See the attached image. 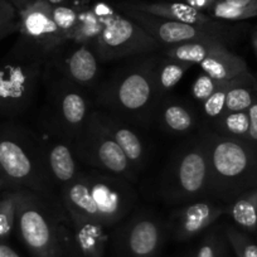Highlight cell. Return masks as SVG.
Listing matches in <instances>:
<instances>
[{"label": "cell", "mask_w": 257, "mask_h": 257, "mask_svg": "<svg viewBox=\"0 0 257 257\" xmlns=\"http://www.w3.org/2000/svg\"><path fill=\"white\" fill-rule=\"evenodd\" d=\"M160 58L159 52L143 54L116 68L98 83L96 105L132 125H152L159 102L155 91V70Z\"/></svg>", "instance_id": "1"}, {"label": "cell", "mask_w": 257, "mask_h": 257, "mask_svg": "<svg viewBox=\"0 0 257 257\" xmlns=\"http://www.w3.org/2000/svg\"><path fill=\"white\" fill-rule=\"evenodd\" d=\"M66 213L72 221L111 227L125 218L137 202L128 180L101 170H80L59 189Z\"/></svg>", "instance_id": "2"}, {"label": "cell", "mask_w": 257, "mask_h": 257, "mask_svg": "<svg viewBox=\"0 0 257 257\" xmlns=\"http://www.w3.org/2000/svg\"><path fill=\"white\" fill-rule=\"evenodd\" d=\"M199 137L208 154L212 198L227 206L257 188L256 148L243 140L217 134L209 127L202 128Z\"/></svg>", "instance_id": "3"}, {"label": "cell", "mask_w": 257, "mask_h": 257, "mask_svg": "<svg viewBox=\"0 0 257 257\" xmlns=\"http://www.w3.org/2000/svg\"><path fill=\"white\" fill-rule=\"evenodd\" d=\"M0 170L17 188L32 190L49 203L63 207L33 130L13 123L0 125Z\"/></svg>", "instance_id": "4"}, {"label": "cell", "mask_w": 257, "mask_h": 257, "mask_svg": "<svg viewBox=\"0 0 257 257\" xmlns=\"http://www.w3.org/2000/svg\"><path fill=\"white\" fill-rule=\"evenodd\" d=\"M160 194L172 204L212 198L211 167L201 137L177 148L163 175Z\"/></svg>", "instance_id": "5"}, {"label": "cell", "mask_w": 257, "mask_h": 257, "mask_svg": "<svg viewBox=\"0 0 257 257\" xmlns=\"http://www.w3.org/2000/svg\"><path fill=\"white\" fill-rule=\"evenodd\" d=\"M46 107L41 120L73 142L95 107L88 91L44 66L42 73Z\"/></svg>", "instance_id": "6"}, {"label": "cell", "mask_w": 257, "mask_h": 257, "mask_svg": "<svg viewBox=\"0 0 257 257\" xmlns=\"http://www.w3.org/2000/svg\"><path fill=\"white\" fill-rule=\"evenodd\" d=\"M44 62L17 44L0 61V116L16 117L31 107L42 86Z\"/></svg>", "instance_id": "7"}, {"label": "cell", "mask_w": 257, "mask_h": 257, "mask_svg": "<svg viewBox=\"0 0 257 257\" xmlns=\"http://www.w3.org/2000/svg\"><path fill=\"white\" fill-rule=\"evenodd\" d=\"M63 207L54 206L32 190L19 188L17 193L16 227L29 251L37 257H58L59 217Z\"/></svg>", "instance_id": "8"}, {"label": "cell", "mask_w": 257, "mask_h": 257, "mask_svg": "<svg viewBox=\"0 0 257 257\" xmlns=\"http://www.w3.org/2000/svg\"><path fill=\"white\" fill-rule=\"evenodd\" d=\"M72 148L76 158L92 169L126 180H133L137 177L138 170L126 158L117 143L98 122L93 110L86 125L73 139Z\"/></svg>", "instance_id": "9"}, {"label": "cell", "mask_w": 257, "mask_h": 257, "mask_svg": "<svg viewBox=\"0 0 257 257\" xmlns=\"http://www.w3.org/2000/svg\"><path fill=\"white\" fill-rule=\"evenodd\" d=\"M92 48L105 63L162 52L163 47L137 22L112 11Z\"/></svg>", "instance_id": "10"}, {"label": "cell", "mask_w": 257, "mask_h": 257, "mask_svg": "<svg viewBox=\"0 0 257 257\" xmlns=\"http://www.w3.org/2000/svg\"><path fill=\"white\" fill-rule=\"evenodd\" d=\"M120 8L126 17L132 18L139 26H142L163 48L188 43V42L221 41L227 44L231 41V29H211L190 26V24L143 13L137 9L128 8L123 4H120Z\"/></svg>", "instance_id": "11"}, {"label": "cell", "mask_w": 257, "mask_h": 257, "mask_svg": "<svg viewBox=\"0 0 257 257\" xmlns=\"http://www.w3.org/2000/svg\"><path fill=\"white\" fill-rule=\"evenodd\" d=\"M52 11L53 6L38 0L18 13L19 39L16 44L39 54L44 61L61 46Z\"/></svg>", "instance_id": "12"}, {"label": "cell", "mask_w": 257, "mask_h": 257, "mask_svg": "<svg viewBox=\"0 0 257 257\" xmlns=\"http://www.w3.org/2000/svg\"><path fill=\"white\" fill-rule=\"evenodd\" d=\"M100 59L88 44L68 43L57 48L44 62L66 80L90 91L97 86L100 76Z\"/></svg>", "instance_id": "13"}, {"label": "cell", "mask_w": 257, "mask_h": 257, "mask_svg": "<svg viewBox=\"0 0 257 257\" xmlns=\"http://www.w3.org/2000/svg\"><path fill=\"white\" fill-rule=\"evenodd\" d=\"M39 127L41 130L36 132V134L43 154L44 165L49 178L59 190L75 179L81 170L73 152L72 142L44 121L41 120Z\"/></svg>", "instance_id": "14"}, {"label": "cell", "mask_w": 257, "mask_h": 257, "mask_svg": "<svg viewBox=\"0 0 257 257\" xmlns=\"http://www.w3.org/2000/svg\"><path fill=\"white\" fill-rule=\"evenodd\" d=\"M222 214H226V206L216 199L189 202L173 213V231L178 239H188L208 228Z\"/></svg>", "instance_id": "15"}, {"label": "cell", "mask_w": 257, "mask_h": 257, "mask_svg": "<svg viewBox=\"0 0 257 257\" xmlns=\"http://www.w3.org/2000/svg\"><path fill=\"white\" fill-rule=\"evenodd\" d=\"M128 8L137 9L143 13L152 14L159 18L169 19V21L180 22V23L190 24V26L203 27L211 29H231L222 21L212 18L209 14L203 13L198 9L193 8L182 2H125L121 3Z\"/></svg>", "instance_id": "16"}, {"label": "cell", "mask_w": 257, "mask_h": 257, "mask_svg": "<svg viewBox=\"0 0 257 257\" xmlns=\"http://www.w3.org/2000/svg\"><path fill=\"white\" fill-rule=\"evenodd\" d=\"M163 237L162 223L147 212L138 213L123 231L126 251L133 257H153Z\"/></svg>", "instance_id": "17"}, {"label": "cell", "mask_w": 257, "mask_h": 257, "mask_svg": "<svg viewBox=\"0 0 257 257\" xmlns=\"http://www.w3.org/2000/svg\"><path fill=\"white\" fill-rule=\"evenodd\" d=\"M98 122L102 125L106 132L117 143L130 163L137 170L143 169L147 162V149H145L143 138L138 134L132 126L116 116L110 115L100 108H93Z\"/></svg>", "instance_id": "18"}, {"label": "cell", "mask_w": 257, "mask_h": 257, "mask_svg": "<svg viewBox=\"0 0 257 257\" xmlns=\"http://www.w3.org/2000/svg\"><path fill=\"white\" fill-rule=\"evenodd\" d=\"M196 112L190 106L178 98L165 96L158 102L154 111L153 123L174 135H184L192 133L197 126Z\"/></svg>", "instance_id": "19"}, {"label": "cell", "mask_w": 257, "mask_h": 257, "mask_svg": "<svg viewBox=\"0 0 257 257\" xmlns=\"http://www.w3.org/2000/svg\"><path fill=\"white\" fill-rule=\"evenodd\" d=\"M198 66L202 72L221 82H228L248 70L244 59L229 51L224 43L217 46Z\"/></svg>", "instance_id": "20"}, {"label": "cell", "mask_w": 257, "mask_h": 257, "mask_svg": "<svg viewBox=\"0 0 257 257\" xmlns=\"http://www.w3.org/2000/svg\"><path fill=\"white\" fill-rule=\"evenodd\" d=\"M257 102V81L247 70L226 86V112L247 111Z\"/></svg>", "instance_id": "21"}, {"label": "cell", "mask_w": 257, "mask_h": 257, "mask_svg": "<svg viewBox=\"0 0 257 257\" xmlns=\"http://www.w3.org/2000/svg\"><path fill=\"white\" fill-rule=\"evenodd\" d=\"M192 67L193 64L162 54L155 70V91L159 101L168 96Z\"/></svg>", "instance_id": "22"}, {"label": "cell", "mask_w": 257, "mask_h": 257, "mask_svg": "<svg viewBox=\"0 0 257 257\" xmlns=\"http://www.w3.org/2000/svg\"><path fill=\"white\" fill-rule=\"evenodd\" d=\"M226 214H229L234 223L247 231L257 229V188L243 193L226 206Z\"/></svg>", "instance_id": "23"}, {"label": "cell", "mask_w": 257, "mask_h": 257, "mask_svg": "<svg viewBox=\"0 0 257 257\" xmlns=\"http://www.w3.org/2000/svg\"><path fill=\"white\" fill-rule=\"evenodd\" d=\"M223 42L221 41H201V42H188V43L177 44V46L165 47L162 49V53L169 58L178 61L187 62V63L198 66L204 58L212 53L214 48ZM226 44V43H224Z\"/></svg>", "instance_id": "24"}, {"label": "cell", "mask_w": 257, "mask_h": 257, "mask_svg": "<svg viewBox=\"0 0 257 257\" xmlns=\"http://www.w3.org/2000/svg\"><path fill=\"white\" fill-rule=\"evenodd\" d=\"M214 133L233 139L244 140L249 128L248 111H232L224 112L208 126Z\"/></svg>", "instance_id": "25"}, {"label": "cell", "mask_w": 257, "mask_h": 257, "mask_svg": "<svg viewBox=\"0 0 257 257\" xmlns=\"http://www.w3.org/2000/svg\"><path fill=\"white\" fill-rule=\"evenodd\" d=\"M212 18L222 22L243 21L257 17V0L251 2H227L218 0L208 12Z\"/></svg>", "instance_id": "26"}, {"label": "cell", "mask_w": 257, "mask_h": 257, "mask_svg": "<svg viewBox=\"0 0 257 257\" xmlns=\"http://www.w3.org/2000/svg\"><path fill=\"white\" fill-rule=\"evenodd\" d=\"M18 189L0 193V241H7L16 228Z\"/></svg>", "instance_id": "27"}, {"label": "cell", "mask_w": 257, "mask_h": 257, "mask_svg": "<svg viewBox=\"0 0 257 257\" xmlns=\"http://www.w3.org/2000/svg\"><path fill=\"white\" fill-rule=\"evenodd\" d=\"M226 82H221V81L216 80V78L211 77L207 73L202 72L201 75L197 76L196 81L192 85V96L193 98L202 103L211 97L221 86H223Z\"/></svg>", "instance_id": "28"}, {"label": "cell", "mask_w": 257, "mask_h": 257, "mask_svg": "<svg viewBox=\"0 0 257 257\" xmlns=\"http://www.w3.org/2000/svg\"><path fill=\"white\" fill-rule=\"evenodd\" d=\"M19 29V14L8 0H0V41Z\"/></svg>", "instance_id": "29"}, {"label": "cell", "mask_w": 257, "mask_h": 257, "mask_svg": "<svg viewBox=\"0 0 257 257\" xmlns=\"http://www.w3.org/2000/svg\"><path fill=\"white\" fill-rule=\"evenodd\" d=\"M226 86L227 82L223 86H221L211 97L207 98L202 103L203 115L206 116L209 122L218 118L219 116L226 112Z\"/></svg>", "instance_id": "30"}, {"label": "cell", "mask_w": 257, "mask_h": 257, "mask_svg": "<svg viewBox=\"0 0 257 257\" xmlns=\"http://www.w3.org/2000/svg\"><path fill=\"white\" fill-rule=\"evenodd\" d=\"M226 233L239 257H257V244L249 241L241 232L234 228H227Z\"/></svg>", "instance_id": "31"}, {"label": "cell", "mask_w": 257, "mask_h": 257, "mask_svg": "<svg viewBox=\"0 0 257 257\" xmlns=\"http://www.w3.org/2000/svg\"><path fill=\"white\" fill-rule=\"evenodd\" d=\"M247 111L249 115V128L243 142L248 143L257 149V102H254Z\"/></svg>", "instance_id": "32"}, {"label": "cell", "mask_w": 257, "mask_h": 257, "mask_svg": "<svg viewBox=\"0 0 257 257\" xmlns=\"http://www.w3.org/2000/svg\"><path fill=\"white\" fill-rule=\"evenodd\" d=\"M216 237H214V234H209V236L204 239L203 243L201 244V247H199L198 252H197V257H216Z\"/></svg>", "instance_id": "33"}, {"label": "cell", "mask_w": 257, "mask_h": 257, "mask_svg": "<svg viewBox=\"0 0 257 257\" xmlns=\"http://www.w3.org/2000/svg\"><path fill=\"white\" fill-rule=\"evenodd\" d=\"M0 257H21L7 241H0Z\"/></svg>", "instance_id": "34"}, {"label": "cell", "mask_w": 257, "mask_h": 257, "mask_svg": "<svg viewBox=\"0 0 257 257\" xmlns=\"http://www.w3.org/2000/svg\"><path fill=\"white\" fill-rule=\"evenodd\" d=\"M8 2L14 7V8L17 9V12L19 13V12L24 11L26 8H28L29 6H32V4L37 3L38 0H8Z\"/></svg>", "instance_id": "35"}, {"label": "cell", "mask_w": 257, "mask_h": 257, "mask_svg": "<svg viewBox=\"0 0 257 257\" xmlns=\"http://www.w3.org/2000/svg\"><path fill=\"white\" fill-rule=\"evenodd\" d=\"M13 189H19V188H17L16 185L12 184V183L4 177L2 170H0V192H4V190H13Z\"/></svg>", "instance_id": "36"}, {"label": "cell", "mask_w": 257, "mask_h": 257, "mask_svg": "<svg viewBox=\"0 0 257 257\" xmlns=\"http://www.w3.org/2000/svg\"><path fill=\"white\" fill-rule=\"evenodd\" d=\"M46 2L51 4V6L57 7V6H62V4H67V2H70V0H46Z\"/></svg>", "instance_id": "37"}, {"label": "cell", "mask_w": 257, "mask_h": 257, "mask_svg": "<svg viewBox=\"0 0 257 257\" xmlns=\"http://www.w3.org/2000/svg\"><path fill=\"white\" fill-rule=\"evenodd\" d=\"M252 44H253V47H257V29L253 33V37H252Z\"/></svg>", "instance_id": "38"}, {"label": "cell", "mask_w": 257, "mask_h": 257, "mask_svg": "<svg viewBox=\"0 0 257 257\" xmlns=\"http://www.w3.org/2000/svg\"><path fill=\"white\" fill-rule=\"evenodd\" d=\"M227 2H251V0H227Z\"/></svg>", "instance_id": "39"}, {"label": "cell", "mask_w": 257, "mask_h": 257, "mask_svg": "<svg viewBox=\"0 0 257 257\" xmlns=\"http://www.w3.org/2000/svg\"><path fill=\"white\" fill-rule=\"evenodd\" d=\"M179 2H182V3H185V4H187L188 2H190V0H179Z\"/></svg>", "instance_id": "40"}, {"label": "cell", "mask_w": 257, "mask_h": 257, "mask_svg": "<svg viewBox=\"0 0 257 257\" xmlns=\"http://www.w3.org/2000/svg\"><path fill=\"white\" fill-rule=\"evenodd\" d=\"M253 49H254V52H256V56H257V47H253Z\"/></svg>", "instance_id": "41"}, {"label": "cell", "mask_w": 257, "mask_h": 257, "mask_svg": "<svg viewBox=\"0 0 257 257\" xmlns=\"http://www.w3.org/2000/svg\"><path fill=\"white\" fill-rule=\"evenodd\" d=\"M0 193H2V192H0Z\"/></svg>", "instance_id": "42"}]
</instances>
